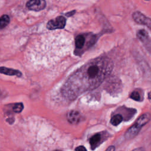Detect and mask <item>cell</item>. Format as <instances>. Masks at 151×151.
I'll list each match as a JSON object with an SVG mask.
<instances>
[{
  "mask_svg": "<svg viewBox=\"0 0 151 151\" xmlns=\"http://www.w3.org/2000/svg\"><path fill=\"white\" fill-rule=\"evenodd\" d=\"M148 98L149 99H151V91H150L149 93H148Z\"/></svg>",
  "mask_w": 151,
  "mask_h": 151,
  "instance_id": "cell-19",
  "label": "cell"
},
{
  "mask_svg": "<svg viewBox=\"0 0 151 151\" xmlns=\"http://www.w3.org/2000/svg\"><path fill=\"white\" fill-rule=\"evenodd\" d=\"M132 17L134 21L142 25H145L151 30V19L147 17L143 13L139 11H135L132 14Z\"/></svg>",
  "mask_w": 151,
  "mask_h": 151,
  "instance_id": "cell-5",
  "label": "cell"
},
{
  "mask_svg": "<svg viewBox=\"0 0 151 151\" xmlns=\"http://www.w3.org/2000/svg\"><path fill=\"white\" fill-rule=\"evenodd\" d=\"M145 1H149V0H145Z\"/></svg>",
  "mask_w": 151,
  "mask_h": 151,
  "instance_id": "cell-21",
  "label": "cell"
},
{
  "mask_svg": "<svg viewBox=\"0 0 151 151\" xmlns=\"http://www.w3.org/2000/svg\"><path fill=\"white\" fill-rule=\"evenodd\" d=\"M10 19L8 15H3L1 16L0 19V28L2 29L5 27H6L8 24L9 23Z\"/></svg>",
  "mask_w": 151,
  "mask_h": 151,
  "instance_id": "cell-12",
  "label": "cell"
},
{
  "mask_svg": "<svg viewBox=\"0 0 151 151\" xmlns=\"http://www.w3.org/2000/svg\"><path fill=\"white\" fill-rule=\"evenodd\" d=\"M112 61L107 57L92 60L74 72L61 88L63 96L73 100L87 91L100 86L113 69Z\"/></svg>",
  "mask_w": 151,
  "mask_h": 151,
  "instance_id": "cell-1",
  "label": "cell"
},
{
  "mask_svg": "<svg viewBox=\"0 0 151 151\" xmlns=\"http://www.w3.org/2000/svg\"><path fill=\"white\" fill-rule=\"evenodd\" d=\"M130 97L132 99H133L135 101H139L142 100L141 96H140L139 93L137 91H133L130 95Z\"/></svg>",
  "mask_w": 151,
  "mask_h": 151,
  "instance_id": "cell-14",
  "label": "cell"
},
{
  "mask_svg": "<svg viewBox=\"0 0 151 151\" xmlns=\"http://www.w3.org/2000/svg\"><path fill=\"white\" fill-rule=\"evenodd\" d=\"M132 151H145L144 149L143 148H136V149H134V150H133Z\"/></svg>",
  "mask_w": 151,
  "mask_h": 151,
  "instance_id": "cell-18",
  "label": "cell"
},
{
  "mask_svg": "<svg viewBox=\"0 0 151 151\" xmlns=\"http://www.w3.org/2000/svg\"><path fill=\"white\" fill-rule=\"evenodd\" d=\"M109 134L107 132H101L97 133L93 135L89 139V143L91 150L96 149L101 144L104 140L107 139Z\"/></svg>",
  "mask_w": 151,
  "mask_h": 151,
  "instance_id": "cell-3",
  "label": "cell"
},
{
  "mask_svg": "<svg viewBox=\"0 0 151 151\" xmlns=\"http://www.w3.org/2000/svg\"><path fill=\"white\" fill-rule=\"evenodd\" d=\"M151 116L149 113H146L141 115L134 123L127 129L124 133L126 139L129 140L134 138L140 132V129L150 120Z\"/></svg>",
  "mask_w": 151,
  "mask_h": 151,
  "instance_id": "cell-2",
  "label": "cell"
},
{
  "mask_svg": "<svg viewBox=\"0 0 151 151\" xmlns=\"http://www.w3.org/2000/svg\"><path fill=\"white\" fill-rule=\"evenodd\" d=\"M66 24V19L63 16H58L53 19L50 20L47 24V28L50 30L63 29Z\"/></svg>",
  "mask_w": 151,
  "mask_h": 151,
  "instance_id": "cell-4",
  "label": "cell"
},
{
  "mask_svg": "<svg viewBox=\"0 0 151 151\" xmlns=\"http://www.w3.org/2000/svg\"><path fill=\"white\" fill-rule=\"evenodd\" d=\"M75 151H87V149L83 146H79L75 149Z\"/></svg>",
  "mask_w": 151,
  "mask_h": 151,
  "instance_id": "cell-15",
  "label": "cell"
},
{
  "mask_svg": "<svg viewBox=\"0 0 151 151\" xmlns=\"http://www.w3.org/2000/svg\"><path fill=\"white\" fill-rule=\"evenodd\" d=\"M76 12V11L75 10L71 11H70V12H68L66 13V14H65V15L67 16V17H71V16L75 14Z\"/></svg>",
  "mask_w": 151,
  "mask_h": 151,
  "instance_id": "cell-16",
  "label": "cell"
},
{
  "mask_svg": "<svg viewBox=\"0 0 151 151\" xmlns=\"http://www.w3.org/2000/svg\"><path fill=\"white\" fill-rule=\"evenodd\" d=\"M136 35L138 39L143 44L145 48L151 52V39L147 32L145 29H140L137 32Z\"/></svg>",
  "mask_w": 151,
  "mask_h": 151,
  "instance_id": "cell-7",
  "label": "cell"
},
{
  "mask_svg": "<svg viewBox=\"0 0 151 151\" xmlns=\"http://www.w3.org/2000/svg\"><path fill=\"white\" fill-rule=\"evenodd\" d=\"M115 150V147L114 146H110L109 147H107V149L105 150V151H114Z\"/></svg>",
  "mask_w": 151,
  "mask_h": 151,
  "instance_id": "cell-17",
  "label": "cell"
},
{
  "mask_svg": "<svg viewBox=\"0 0 151 151\" xmlns=\"http://www.w3.org/2000/svg\"><path fill=\"white\" fill-rule=\"evenodd\" d=\"M0 72L1 74H4L8 76H16L17 77H21L22 73L21 71L17 70L12 68H9L5 67H1L0 68Z\"/></svg>",
  "mask_w": 151,
  "mask_h": 151,
  "instance_id": "cell-9",
  "label": "cell"
},
{
  "mask_svg": "<svg viewBox=\"0 0 151 151\" xmlns=\"http://www.w3.org/2000/svg\"><path fill=\"white\" fill-rule=\"evenodd\" d=\"M24 109V105L22 103H15L13 107H12V110L14 111V112L16 113H19L20 112L22 111V110Z\"/></svg>",
  "mask_w": 151,
  "mask_h": 151,
  "instance_id": "cell-13",
  "label": "cell"
},
{
  "mask_svg": "<svg viewBox=\"0 0 151 151\" xmlns=\"http://www.w3.org/2000/svg\"><path fill=\"white\" fill-rule=\"evenodd\" d=\"M27 8L31 11H40L46 6L45 0H29L26 4Z\"/></svg>",
  "mask_w": 151,
  "mask_h": 151,
  "instance_id": "cell-6",
  "label": "cell"
},
{
  "mask_svg": "<svg viewBox=\"0 0 151 151\" xmlns=\"http://www.w3.org/2000/svg\"><path fill=\"white\" fill-rule=\"evenodd\" d=\"M67 119L71 124H77L81 120V116L77 111H70L67 114Z\"/></svg>",
  "mask_w": 151,
  "mask_h": 151,
  "instance_id": "cell-8",
  "label": "cell"
},
{
  "mask_svg": "<svg viewBox=\"0 0 151 151\" xmlns=\"http://www.w3.org/2000/svg\"><path fill=\"white\" fill-rule=\"evenodd\" d=\"M123 116L120 114H117L114 115L111 120H110V123L113 126H117L119 125L122 121H123Z\"/></svg>",
  "mask_w": 151,
  "mask_h": 151,
  "instance_id": "cell-11",
  "label": "cell"
},
{
  "mask_svg": "<svg viewBox=\"0 0 151 151\" xmlns=\"http://www.w3.org/2000/svg\"><path fill=\"white\" fill-rule=\"evenodd\" d=\"M54 151H61V150H54Z\"/></svg>",
  "mask_w": 151,
  "mask_h": 151,
  "instance_id": "cell-20",
  "label": "cell"
},
{
  "mask_svg": "<svg viewBox=\"0 0 151 151\" xmlns=\"http://www.w3.org/2000/svg\"><path fill=\"white\" fill-rule=\"evenodd\" d=\"M85 37L83 35L79 34L75 38V47L77 49L80 50L83 48L85 44Z\"/></svg>",
  "mask_w": 151,
  "mask_h": 151,
  "instance_id": "cell-10",
  "label": "cell"
}]
</instances>
